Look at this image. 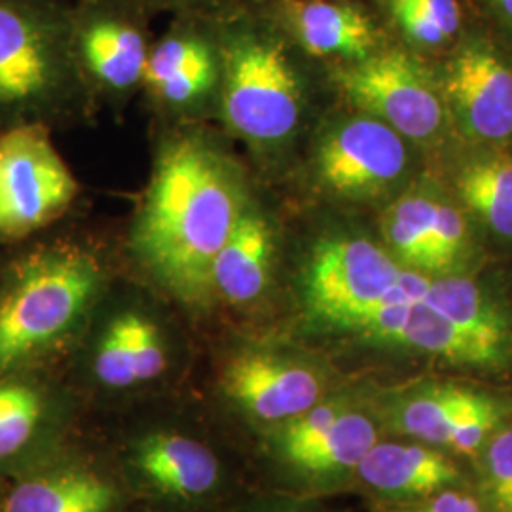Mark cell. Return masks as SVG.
I'll list each match as a JSON object with an SVG mask.
<instances>
[{
  "label": "cell",
  "mask_w": 512,
  "mask_h": 512,
  "mask_svg": "<svg viewBox=\"0 0 512 512\" xmlns=\"http://www.w3.org/2000/svg\"><path fill=\"white\" fill-rule=\"evenodd\" d=\"M406 164L403 135L363 112L338 120L321 133L311 158V175L332 198L365 200L397 183Z\"/></svg>",
  "instance_id": "obj_10"
},
{
  "label": "cell",
  "mask_w": 512,
  "mask_h": 512,
  "mask_svg": "<svg viewBox=\"0 0 512 512\" xmlns=\"http://www.w3.org/2000/svg\"><path fill=\"white\" fill-rule=\"evenodd\" d=\"M131 465L158 494L194 501L211 494L220 480V463L209 446L177 431H156L139 440Z\"/></svg>",
  "instance_id": "obj_16"
},
{
  "label": "cell",
  "mask_w": 512,
  "mask_h": 512,
  "mask_svg": "<svg viewBox=\"0 0 512 512\" xmlns=\"http://www.w3.org/2000/svg\"><path fill=\"white\" fill-rule=\"evenodd\" d=\"M376 442L378 429L372 418L349 406L332 423L327 435L296 459L293 467L317 478L344 475L357 469Z\"/></svg>",
  "instance_id": "obj_22"
},
{
  "label": "cell",
  "mask_w": 512,
  "mask_h": 512,
  "mask_svg": "<svg viewBox=\"0 0 512 512\" xmlns=\"http://www.w3.org/2000/svg\"><path fill=\"white\" fill-rule=\"evenodd\" d=\"M355 471L374 492L395 497H427L461 480L458 465L429 444L378 440Z\"/></svg>",
  "instance_id": "obj_18"
},
{
  "label": "cell",
  "mask_w": 512,
  "mask_h": 512,
  "mask_svg": "<svg viewBox=\"0 0 512 512\" xmlns=\"http://www.w3.org/2000/svg\"><path fill=\"white\" fill-rule=\"evenodd\" d=\"M92 93L74 59L71 8L59 0H0V133L69 126Z\"/></svg>",
  "instance_id": "obj_3"
},
{
  "label": "cell",
  "mask_w": 512,
  "mask_h": 512,
  "mask_svg": "<svg viewBox=\"0 0 512 512\" xmlns=\"http://www.w3.org/2000/svg\"><path fill=\"white\" fill-rule=\"evenodd\" d=\"M469 230L463 215L448 203L437 202L431 230V275L454 274L467 253Z\"/></svg>",
  "instance_id": "obj_27"
},
{
  "label": "cell",
  "mask_w": 512,
  "mask_h": 512,
  "mask_svg": "<svg viewBox=\"0 0 512 512\" xmlns=\"http://www.w3.org/2000/svg\"><path fill=\"white\" fill-rule=\"evenodd\" d=\"M118 495L103 476L63 469L33 476L6 497L4 512H112Z\"/></svg>",
  "instance_id": "obj_21"
},
{
  "label": "cell",
  "mask_w": 512,
  "mask_h": 512,
  "mask_svg": "<svg viewBox=\"0 0 512 512\" xmlns=\"http://www.w3.org/2000/svg\"><path fill=\"white\" fill-rule=\"evenodd\" d=\"M391 8H393V16L401 25L404 33L412 40H416L418 44L439 46L448 38H452V35L446 29H442L439 23L433 19L425 18L418 12H412V10L401 8V6H391Z\"/></svg>",
  "instance_id": "obj_31"
},
{
  "label": "cell",
  "mask_w": 512,
  "mask_h": 512,
  "mask_svg": "<svg viewBox=\"0 0 512 512\" xmlns=\"http://www.w3.org/2000/svg\"><path fill=\"white\" fill-rule=\"evenodd\" d=\"M342 332L404 346L454 365L499 370L486 349L463 336L448 319L421 300L380 304L355 317Z\"/></svg>",
  "instance_id": "obj_14"
},
{
  "label": "cell",
  "mask_w": 512,
  "mask_h": 512,
  "mask_svg": "<svg viewBox=\"0 0 512 512\" xmlns=\"http://www.w3.org/2000/svg\"><path fill=\"white\" fill-rule=\"evenodd\" d=\"M95 380L109 389H129L162 378L171 365V342L160 317L141 304L110 311L92 346Z\"/></svg>",
  "instance_id": "obj_12"
},
{
  "label": "cell",
  "mask_w": 512,
  "mask_h": 512,
  "mask_svg": "<svg viewBox=\"0 0 512 512\" xmlns=\"http://www.w3.org/2000/svg\"><path fill=\"white\" fill-rule=\"evenodd\" d=\"M494 4L499 14L512 23V0H494Z\"/></svg>",
  "instance_id": "obj_34"
},
{
  "label": "cell",
  "mask_w": 512,
  "mask_h": 512,
  "mask_svg": "<svg viewBox=\"0 0 512 512\" xmlns=\"http://www.w3.org/2000/svg\"><path fill=\"white\" fill-rule=\"evenodd\" d=\"M355 109L382 120L403 137L431 139L444 124V103L429 73L399 50L368 55L336 73Z\"/></svg>",
  "instance_id": "obj_9"
},
{
  "label": "cell",
  "mask_w": 512,
  "mask_h": 512,
  "mask_svg": "<svg viewBox=\"0 0 512 512\" xmlns=\"http://www.w3.org/2000/svg\"><path fill=\"white\" fill-rule=\"evenodd\" d=\"M431 310L486 349L499 368L512 363V317L495 298L463 275H431L423 294Z\"/></svg>",
  "instance_id": "obj_17"
},
{
  "label": "cell",
  "mask_w": 512,
  "mask_h": 512,
  "mask_svg": "<svg viewBox=\"0 0 512 512\" xmlns=\"http://www.w3.org/2000/svg\"><path fill=\"white\" fill-rule=\"evenodd\" d=\"M253 188L245 165L205 124L158 141L143 200L129 224L131 260L184 306L213 302V266Z\"/></svg>",
  "instance_id": "obj_1"
},
{
  "label": "cell",
  "mask_w": 512,
  "mask_h": 512,
  "mask_svg": "<svg viewBox=\"0 0 512 512\" xmlns=\"http://www.w3.org/2000/svg\"><path fill=\"white\" fill-rule=\"evenodd\" d=\"M158 6H167L173 10L183 12L184 16H217L230 0H148Z\"/></svg>",
  "instance_id": "obj_33"
},
{
  "label": "cell",
  "mask_w": 512,
  "mask_h": 512,
  "mask_svg": "<svg viewBox=\"0 0 512 512\" xmlns=\"http://www.w3.org/2000/svg\"><path fill=\"white\" fill-rule=\"evenodd\" d=\"M274 217L255 192L213 266V300L230 308H247L268 293L279 251Z\"/></svg>",
  "instance_id": "obj_15"
},
{
  "label": "cell",
  "mask_w": 512,
  "mask_h": 512,
  "mask_svg": "<svg viewBox=\"0 0 512 512\" xmlns=\"http://www.w3.org/2000/svg\"><path fill=\"white\" fill-rule=\"evenodd\" d=\"M397 512H486L471 494L456 488H446L437 494L421 497L412 505H406Z\"/></svg>",
  "instance_id": "obj_30"
},
{
  "label": "cell",
  "mask_w": 512,
  "mask_h": 512,
  "mask_svg": "<svg viewBox=\"0 0 512 512\" xmlns=\"http://www.w3.org/2000/svg\"><path fill=\"white\" fill-rule=\"evenodd\" d=\"M458 184L512 200V156H492L467 165L459 173Z\"/></svg>",
  "instance_id": "obj_28"
},
{
  "label": "cell",
  "mask_w": 512,
  "mask_h": 512,
  "mask_svg": "<svg viewBox=\"0 0 512 512\" xmlns=\"http://www.w3.org/2000/svg\"><path fill=\"white\" fill-rule=\"evenodd\" d=\"M437 200L423 194L401 196L382 217L387 253L403 268L431 275V230Z\"/></svg>",
  "instance_id": "obj_23"
},
{
  "label": "cell",
  "mask_w": 512,
  "mask_h": 512,
  "mask_svg": "<svg viewBox=\"0 0 512 512\" xmlns=\"http://www.w3.org/2000/svg\"><path fill=\"white\" fill-rule=\"evenodd\" d=\"M289 29L315 57H338L348 63L374 54L376 33L361 10L332 0H294L287 10Z\"/></svg>",
  "instance_id": "obj_20"
},
{
  "label": "cell",
  "mask_w": 512,
  "mask_h": 512,
  "mask_svg": "<svg viewBox=\"0 0 512 512\" xmlns=\"http://www.w3.org/2000/svg\"><path fill=\"white\" fill-rule=\"evenodd\" d=\"M444 93L461 128L480 141L512 137V71L488 48L467 46L446 73Z\"/></svg>",
  "instance_id": "obj_13"
},
{
  "label": "cell",
  "mask_w": 512,
  "mask_h": 512,
  "mask_svg": "<svg viewBox=\"0 0 512 512\" xmlns=\"http://www.w3.org/2000/svg\"><path fill=\"white\" fill-rule=\"evenodd\" d=\"M224 395L251 420L283 425L323 401L325 380L315 366L268 346L234 349L220 372Z\"/></svg>",
  "instance_id": "obj_11"
},
{
  "label": "cell",
  "mask_w": 512,
  "mask_h": 512,
  "mask_svg": "<svg viewBox=\"0 0 512 512\" xmlns=\"http://www.w3.org/2000/svg\"><path fill=\"white\" fill-rule=\"evenodd\" d=\"M458 188L463 202L478 219L490 226L495 234L512 238V200L494 196L473 186L458 184Z\"/></svg>",
  "instance_id": "obj_29"
},
{
  "label": "cell",
  "mask_w": 512,
  "mask_h": 512,
  "mask_svg": "<svg viewBox=\"0 0 512 512\" xmlns=\"http://www.w3.org/2000/svg\"><path fill=\"white\" fill-rule=\"evenodd\" d=\"M429 281L431 275L406 270L370 239L334 234L313 243L300 294L311 321L342 332L380 304L421 300Z\"/></svg>",
  "instance_id": "obj_5"
},
{
  "label": "cell",
  "mask_w": 512,
  "mask_h": 512,
  "mask_svg": "<svg viewBox=\"0 0 512 512\" xmlns=\"http://www.w3.org/2000/svg\"><path fill=\"white\" fill-rule=\"evenodd\" d=\"M349 406L351 404L346 397H330L311 406L304 414L279 425L275 448L281 454V458L293 465L296 459L327 435L332 423L338 420V416L346 412Z\"/></svg>",
  "instance_id": "obj_25"
},
{
  "label": "cell",
  "mask_w": 512,
  "mask_h": 512,
  "mask_svg": "<svg viewBox=\"0 0 512 512\" xmlns=\"http://www.w3.org/2000/svg\"><path fill=\"white\" fill-rule=\"evenodd\" d=\"M78 71L93 99L126 105L141 92L152 42L147 23L129 0H86L71 8Z\"/></svg>",
  "instance_id": "obj_8"
},
{
  "label": "cell",
  "mask_w": 512,
  "mask_h": 512,
  "mask_svg": "<svg viewBox=\"0 0 512 512\" xmlns=\"http://www.w3.org/2000/svg\"><path fill=\"white\" fill-rule=\"evenodd\" d=\"M224 131L256 158L285 150L304 118V82L285 42L239 14L219 19Z\"/></svg>",
  "instance_id": "obj_4"
},
{
  "label": "cell",
  "mask_w": 512,
  "mask_h": 512,
  "mask_svg": "<svg viewBox=\"0 0 512 512\" xmlns=\"http://www.w3.org/2000/svg\"><path fill=\"white\" fill-rule=\"evenodd\" d=\"M80 196V183L52 139L29 124L0 133V249L48 232Z\"/></svg>",
  "instance_id": "obj_6"
},
{
  "label": "cell",
  "mask_w": 512,
  "mask_h": 512,
  "mask_svg": "<svg viewBox=\"0 0 512 512\" xmlns=\"http://www.w3.org/2000/svg\"><path fill=\"white\" fill-rule=\"evenodd\" d=\"M105 287V260L82 238L38 234L16 245L0 264V376L73 340Z\"/></svg>",
  "instance_id": "obj_2"
},
{
  "label": "cell",
  "mask_w": 512,
  "mask_h": 512,
  "mask_svg": "<svg viewBox=\"0 0 512 512\" xmlns=\"http://www.w3.org/2000/svg\"><path fill=\"white\" fill-rule=\"evenodd\" d=\"M492 397L456 384L421 387L391 408L389 423L395 431L429 446L454 450L463 425L475 414L494 406Z\"/></svg>",
  "instance_id": "obj_19"
},
{
  "label": "cell",
  "mask_w": 512,
  "mask_h": 512,
  "mask_svg": "<svg viewBox=\"0 0 512 512\" xmlns=\"http://www.w3.org/2000/svg\"><path fill=\"white\" fill-rule=\"evenodd\" d=\"M222 48L219 27L184 16L152 44L141 92L167 122L205 124L219 118Z\"/></svg>",
  "instance_id": "obj_7"
},
{
  "label": "cell",
  "mask_w": 512,
  "mask_h": 512,
  "mask_svg": "<svg viewBox=\"0 0 512 512\" xmlns=\"http://www.w3.org/2000/svg\"><path fill=\"white\" fill-rule=\"evenodd\" d=\"M46 401L37 385L23 380H0V459L21 452L44 421Z\"/></svg>",
  "instance_id": "obj_24"
},
{
  "label": "cell",
  "mask_w": 512,
  "mask_h": 512,
  "mask_svg": "<svg viewBox=\"0 0 512 512\" xmlns=\"http://www.w3.org/2000/svg\"><path fill=\"white\" fill-rule=\"evenodd\" d=\"M482 490L494 512H512V427L495 429L484 444Z\"/></svg>",
  "instance_id": "obj_26"
},
{
  "label": "cell",
  "mask_w": 512,
  "mask_h": 512,
  "mask_svg": "<svg viewBox=\"0 0 512 512\" xmlns=\"http://www.w3.org/2000/svg\"><path fill=\"white\" fill-rule=\"evenodd\" d=\"M391 6L408 8L425 18L437 21L452 37L459 27V6L456 0H393Z\"/></svg>",
  "instance_id": "obj_32"
}]
</instances>
